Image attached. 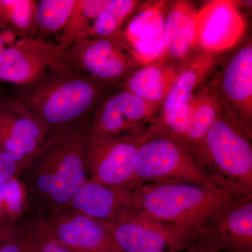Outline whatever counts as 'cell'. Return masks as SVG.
I'll list each match as a JSON object with an SVG mask.
<instances>
[{"mask_svg": "<svg viewBox=\"0 0 252 252\" xmlns=\"http://www.w3.org/2000/svg\"><path fill=\"white\" fill-rule=\"evenodd\" d=\"M89 130L76 122L57 129L47 137L39 156L22 171L27 173L23 182L28 195L48 207L50 213L64 210L89 180L84 155Z\"/></svg>", "mask_w": 252, "mask_h": 252, "instance_id": "1", "label": "cell"}, {"mask_svg": "<svg viewBox=\"0 0 252 252\" xmlns=\"http://www.w3.org/2000/svg\"><path fill=\"white\" fill-rule=\"evenodd\" d=\"M103 84L74 69L64 60L25 86L14 101L48 127L70 125L86 115L100 97Z\"/></svg>", "mask_w": 252, "mask_h": 252, "instance_id": "2", "label": "cell"}, {"mask_svg": "<svg viewBox=\"0 0 252 252\" xmlns=\"http://www.w3.org/2000/svg\"><path fill=\"white\" fill-rule=\"evenodd\" d=\"M251 140L222 109L205 136L202 153L204 170L220 189L252 195Z\"/></svg>", "mask_w": 252, "mask_h": 252, "instance_id": "3", "label": "cell"}, {"mask_svg": "<svg viewBox=\"0 0 252 252\" xmlns=\"http://www.w3.org/2000/svg\"><path fill=\"white\" fill-rule=\"evenodd\" d=\"M135 195L138 216L200 226L214 210L237 195L190 182L144 184L135 189Z\"/></svg>", "mask_w": 252, "mask_h": 252, "instance_id": "4", "label": "cell"}, {"mask_svg": "<svg viewBox=\"0 0 252 252\" xmlns=\"http://www.w3.org/2000/svg\"><path fill=\"white\" fill-rule=\"evenodd\" d=\"M139 185L190 182L210 189L215 183L188 151L161 128L139 144L134 160Z\"/></svg>", "mask_w": 252, "mask_h": 252, "instance_id": "5", "label": "cell"}, {"mask_svg": "<svg viewBox=\"0 0 252 252\" xmlns=\"http://www.w3.org/2000/svg\"><path fill=\"white\" fill-rule=\"evenodd\" d=\"M90 129L140 144L159 130L160 126L157 109L123 89L99 106Z\"/></svg>", "mask_w": 252, "mask_h": 252, "instance_id": "6", "label": "cell"}, {"mask_svg": "<svg viewBox=\"0 0 252 252\" xmlns=\"http://www.w3.org/2000/svg\"><path fill=\"white\" fill-rule=\"evenodd\" d=\"M193 243L212 252H252V195H235L217 207Z\"/></svg>", "mask_w": 252, "mask_h": 252, "instance_id": "7", "label": "cell"}, {"mask_svg": "<svg viewBox=\"0 0 252 252\" xmlns=\"http://www.w3.org/2000/svg\"><path fill=\"white\" fill-rule=\"evenodd\" d=\"M105 223L123 252H183L193 244L200 228L140 216Z\"/></svg>", "mask_w": 252, "mask_h": 252, "instance_id": "8", "label": "cell"}, {"mask_svg": "<svg viewBox=\"0 0 252 252\" xmlns=\"http://www.w3.org/2000/svg\"><path fill=\"white\" fill-rule=\"evenodd\" d=\"M66 61L101 84L126 81L140 68L121 39L90 37L65 51Z\"/></svg>", "mask_w": 252, "mask_h": 252, "instance_id": "9", "label": "cell"}, {"mask_svg": "<svg viewBox=\"0 0 252 252\" xmlns=\"http://www.w3.org/2000/svg\"><path fill=\"white\" fill-rule=\"evenodd\" d=\"M138 146L90 129L84 155L89 180L110 187L137 188L140 185L134 173V160Z\"/></svg>", "mask_w": 252, "mask_h": 252, "instance_id": "10", "label": "cell"}, {"mask_svg": "<svg viewBox=\"0 0 252 252\" xmlns=\"http://www.w3.org/2000/svg\"><path fill=\"white\" fill-rule=\"evenodd\" d=\"M47 127L16 101L0 103V147L12 158L21 173L40 154Z\"/></svg>", "mask_w": 252, "mask_h": 252, "instance_id": "11", "label": "cell"}, {"mask_svg": "<svg viewBox=\"0 0 252 252\" xmlns=\"http://www.w3.org/2000/svg\"><path fill=\"white\" fill-rule=\"evenodd\" d=\"M64 59L65 52L58 44L22 35L0 51V80L29 85Z\"/></svg>", "mask_w": 252, "mask_h": 252, "instance_id": "12", "label": "cell"}, {"mask_svg": "<svg viewBox=\"0 0 252 252\" xmlns=\"http://www.w3.org/2000/svg\"><path fill=\"white\" fill-rule=\"evenodd\" d=\"M165 1L140 4L123 30L121 40L141 67L165 61Z\"/></svg>", "mask_w": 252, "mask_h": 252, "instance_id": "13", "label": "cell"}, {"mask_svg": "<svg viewBox=\"0 0 252 252\" xmlns=\"http://www.w3.org/2000/svg\"><path fill=\"white\" fill-rule=\"evenodd\" d=\"M216 59L215 54L200 51L181 65L158 116L162 128L173 135L185 133L190 117V101L196 89L213 70Z\"/></svg>", "mask_w": 252, "mask_h": 252, "instance_id": "14", "label": "cell"}, {"mask_svg": "<svg viewBox=\"0 0 252 252\" xmlns=\"http://www.w3.org/2000/svg\"><path fill=\"white\" fill-rule=\"evenodd\" d=\"M46 233L74 252H123L105 222L63 210L42 219Z\"/></svg>", "mask_w": 252, "mask_h": 252, "instance_id": "15", "label": "cell"}, {"mask_svg": "<svg viewBox=\"0 0 252 252\" xmlns=\"http://www.w3.org/2000/svg\"><path fill=\"white\" fill-rule=\"evenodd\" d=\"M222 107L252 137V46L245 44L227 61L216 89Z\"/></svg>", "mask_w": 252, "mask_h": 252, "instance_id": "16", "label": "cell"}, {"mask_svg": "<svg viewBox=\"0 0 252 252\" xmlns=\"http://www.w3.org/2000/svg\"><path fill=\"white\" fill-rule=\"evenodd\" d=\"M136 189L110 187L89 180L74 194L64 210L107 223L132 218L138 216Z\"/></svg>", "mask_w": 252, "mask_h": 252, "instance_id": "17", "label": "cell"}, {"mask_svg": "<svg viewBox=\"0 0 252 252\" xmlns=\"http://www.w3.org/2000/svg\"><path fill=\"white\" fill-rule=\"evenodd\" d=\"M195 25L197 47L212 54L234 46L245 27L243 16L228 0L210 1L196 11Z\"/></svg>", "mask_w": 252, "mask_h": 252, "instance_id": "18", "label": "cell"}, {"mask_svg": "<svg viewBox=\"0 0 252 252\" xmlns=\"http://www.w3.org/2000/svg\"><path fill=\"white\" fill-rule=\"evenodd\" d=\"M197 10L188 1H176L167 8L165 20V61L178 65L193 56L197 47L195 16Z\"/></svg>", "mask_w": 252, "mask_h": 252, "instance_id": "19", "label": "cell"}, {"mask_svg": "<svg viewBox=\"0 0 252 252\" xmlns=\"http://www.w3.org/2000/svg\"><path fill=\"white\" fill-rule=\"evenodd\" d=\"M180 67L163 61L139 68L124 81V89L157 109L163 104L178 76Z\"/></svg>", "mask_w": 252, "mask_h": 252, "instance_id": "20", "label": "cell"}, {"mask_svg": "<svg viewBox=\"0 0 252 252\" xmlns=\"http://www.w3.org/2000/svg\"><path fill=\"white\" fill-rule=\"evenodd\" d=\"M222 109L220 99L214 91H200V94H195L190 101V117L182 145L202 167L205 136Z\"/></svg>", "mask_w": 252, "mask_h": 252, "instance_id": "21", "label": "cell"}, {"mask_svg": "<svg viewBox=\"0 0 252 252\" xmlns=\"http://www.w3.org/2000/svg\"><path fill=\"white\" fill-rule=\"evenodd\" d=\"M109 0H76L58 46L65 52L77 41L91 37V31Z\"/></svg>", "mask_w": 252, "mask_h": 252, "instance_id": "22", "label": "cell"}, {"mask_svg": "<svg viewBox=\"0 0 252 252\" xmlns=\"http://www.w3.org/2000/svg\"><path fill=\"white\" fill-rule=\"evenodd\" d=\"M140 4V1L135 0H109L94 21L91 37L120 39L126 21L130 19Z\"/></svg>", "mask_w": 252, "mask_h": 252, "instance_id": "23", "label": "cell"}, {"mask_svg": "<svg viewBox=\"0 0 252 252\" xmlns=\"http://www.w3.org/2000/svg\"><path fill=\"white\" fill-rule=\"evenodd\" d=\"M76 0L36 1V32L39 38L63 31L72 14Z\"/></svg>", "mask_w": 252, "mask_h": 252, "instance_id": "24", "label": "cell"}, {"mask_svg": "<svg viewBox=\"0 0 252 252\" xmlns=\"http://www.w3.org/2000/svg\"><path fill=\"white\" fill-rule=\"evenodd\" d=\"M0 26H10L22 35L36 33V1L0 0Z\"/></svg>", "mask_w": 252, "mask_h": 252, "instance_id": "25", "label": "cell"}, {"mask_svg": "<svg viewBox=\"0 0 252 252\" xmlns=\"http://www.w3.org/2000/svg\"><path fill=\"white\" fill-rule=\"evenodd\" d=\"M28 207V193L19 177L0 184V222H16Z\"/></svg>", "mask_w": 252, "mask_h": 252, "instance_id": "26", "label": "cell"}, {"mask_svg": "<svg viewBox=\"0 0 252 252\" xmlns=\"http://www.w3.org/2000/svg\"><path fill=\"white\" fill-rule=\"evenodd\" d=\"M41 220L25 225L0 243V252H37L41 233Z\"/></svg>", "mask_w": 252, "mask_h": 252, "instance_id": "27", "label": "cell"}, {"mask_svg": "<svg viewBox=\"0 0 252 252\" xmlns=\"http://www.w3.org/2000/svg\"><path fill=\"white\" fill-rule=\"evenodd\" d=\"M21 169L12 158L0 147V184L11 177H19Z\"/></svg>", "mask_w": 252, "mask_h": 252, "instance_id": "28", "label": "cell"}, {"mask_svg": "<svg viewBox=\"0 0 252 252\" xmlns=\"http://www.w3.org/2000/svg\"><path fill=\"white\" fill-rule=\"evenodd\" d=\"M41 233L37 252H74L55 240L46 233L41 220Z\"/></svg>", "mask_w": 252, "mask_h": 252, "instance_id": "29", "label": "cell"}, {"mask_svg": "<svg viewBox=\"0 0 252 252\" xmlns=\"http://www.w3.org/2000/svg\"><path fill=\"white\" fill-rule=\"evenodd\" d=\"M18 225L16 222H0V243L13 234Z\"/></svg>", "mask_w": 252, "mask_h": 252, "instance_id": "30", "label": "cell"}, {"mask_svg": "<svg viewBox=\"0 0 252 252\" xmlns=\"http://www.w3.org/2000/svg\"><path fill=\"white\" fill-rule=\"evenodd\" d=\"M183 252H212L209 251V250H205L196 244L193 243L187 250H186Z\"/></svg>", "mask_w": 252, "mask_h": 252, "instance_id": "31", "label": "cell"}, {"mask_svg": "<svg viewBox=\"0 0 252 252\" xmlns=\"http://www.w3.org/2000/svg\"><path fill=\"white\" fill-rule=\"evenodd\" d=\"M6 41H7V39H6V36L2 33L0 32V51L6 45Z\"/></svg>", "mask_w": 252, "mask_h": 252, "instance_id": "32", "label": "cell"}]
</instances>
